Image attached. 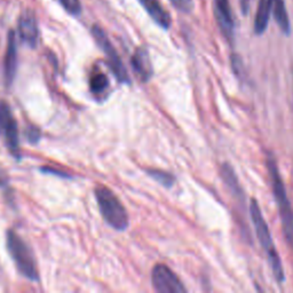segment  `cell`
Segmentation results:
<instances>
[{
	"instance_id": "obj_1",
	"label": "cell",
	"mask_w": 293,
	"mask_h": 293,
	"mask_svg": "<svg viewBox=\"0 0 293 293\" xmlns=\"http://www.w3.org/2000/svg\"><path fill=\"white\" fill-rule=\"evenodd\" d=\"M95 198L104 221L116 230H125L129 227V214L120 199L108 187L98 186L95 188Z\"/></svg>"
},
{
	"instance_id": "obj_2",
	"label": "cell",
	"mask_w": 293,
	"mask_h": 293,
	"mask_svg": "<svg viewBox=\"0 0 293 293\" xmlns=\"http://www.w3.org/2000/svg\"><path fill=\"white\" fill-rule=\"evenodd\" d=\"M250 214L257 233V237L266 251L267 256H268V260L270 262V266H272L274 276L279 283H282L284 281V272L281 258H279V255L276 248H275L268 225H267L265 218L261 213L259 204H258L256 199H252L250 203Z\"/></svg>"
},
{
	"instance_id": "obj_3",
	"label": "cell",
	"mask_w": 293,
	"mask_h": 293,
	"mask_svg": "<svg viewBox=\"0 0 293 293\" xmlns=\"http://www.w3.org/2000/svg\"><path fill=\"white\" fill-rule=\"evenodd\" d=\"M6 245L19 272L30 281H38L39 273L33 253L21 236L17 235L14 230H8L6 234Z\"/></svg>"
},
{
	"instance_id": "obj_4",
	"label": "cell",
	"mask_w": 293,
	"mask_h": 293,
	"mask_svg": "<svg viewBox=\"0 0 293 293\" xmlns=\"http://www.w3.org/2000/svg\"><path fill=\"white\" fill-rule=\"evenodd\" d=\"M267 164H268L270 179H272L274 196L277 202L279 216H281L283 233L285 235L287 242L293 244V208L290 199L287 197L285 186H284L281 176H279L276 161L273 158H269Z\"/></svg>"
},
{
	"instance_id": "obj_5",
	"label": "cell",
	"mask_w": 293,
	"mask_h": 293,
	"mask_svg": "<svg viewBox=\"0 0 293 293\" xmlns=\"http://www.w3.org/2000/svg\"><path fill=\"white\" fill-rule=\"evenodd\" d=\"M92 36L94 37L95 41L98 43L100 48H101L103 53L106 54L109 67L112 70L113 75L117 77V79L120 82L130 84L131 79L128 73V70L125 69L123 61H121L120 56L118 55L116 48L112 46L111 41L109 40L106 32H104L99 25H93V27H92Z\"/></svg>"
},
{
	"instance_id": "obj_6",
	"label": "cell",
	"mask_w": 293,
	"mask_h": 293,
	"mask_svg": "<svg viewBox=\"0 0 293 293\" xmlns=\"http://www.w3.org/2000/svg\"><path fill=\"white\" fill-rule=\"evenodd\" d=\"M151 281L157 292L183 293L187 291L177 275L163 264H158L154 267L151 273Z\"/></svg>"
},
{
	"instance_id": "obj_7",
	"label": "cell",
	"mask_w": 293,
	"mask_h": 293,
	"mask_svg": "<svg viewBox=\"0 0 293 293\" xmlns=\"http://www.w3.org/2000/svg\"><path fill=\"white\" fill-rule=\"evenodd\" d=\"M0 129L5 135L8 149L15 157L20 156L19 147V130L14 116L12 113L11 106L5 100L0 101Z\"/></svg>"
},
{
	"instance_id": "obj_8",
	"label": "cell",
	"mask_w": 293,
	"mask_h": 293,
	"mask_svg": "<svg viewBox=\"0 0 293 293\" xmlns=\"http://www.w3.org/2000/svg\"><path fill=\"white\" fill-rule=\"evenodd\" d=\"M19 33L25 45L34 48L39 40V29L34 13L30 10L21 14L19 21Z\"/></svg>"
},
{
	"instance_id": "obj_9",
	"label": "cell",
	"mask_w": 293,
	"mask_h": 293,
	"mask_svg": "<svg viewBox=\"0 0 293 293\" xmlns=\"http://www.w3.org/2000/svg\"><path fill=\"white\" fill-rule=\"evenodd\" d=\"M213 11L221 32L227 40L233 41L234 39V20L228 0H214Z\"/></svg>"
},
{
	"instance_id": "obj_10",
	"label": "cell",
	"mask_w": 293,
	"mask_h": 293,
	"mask_svg": "<svg viewBox=\"0 0 293 293\" xmlns=\"http://www.w3.org/2000/svg\"><path fill=\"white\" fill-rule=\"evenodd\" d=\"M17 69V47L15 32L10 30L7 36V47L5 53V60H4V71H5L6 84L10 86L14 80Z\"/></svg>"
},
{
	"instance_id": "obj_11",
	"label": "cell",
	"mask_w": 293,
	"mask_h": 293,
	"mask_svg": "<svg viewBox=\"0 0 293 293\" xmlns=\"http://www.w3.org/2000/svg\"><path fill=\"white\" fill-rule=\"evenodd\" d=\"M131 64L140 80L147 82L150 80L152 76V65L150 62L149 53L144 47H139L135 50L134 54L131 58Z\"/></svg>"
},
{
	"instance_id": "obj_12",
	"label": "cell",
	"mask_w": 293,
	"mask_h": 293,
	"mask_svg": "<svg viewBox=\"0 0 293 293\" xmlns=\"http://www.w3.org/2000/svg\"><path fill=\"white\" fill-rule=\"evenodd\" d=\"M141 6L144 8L149 16L156 24H158L160 28L169 29L172 23V19L168 11L161 6L159 0H139Z\"/></svg>"
},
{
	"instance_id": "obj_13",
	"label": "cell",
	"mask_w": 293,
	"mask_h": 293,
	"mask_svg": "<svg viewBox=\"0 0 293 293\" xmlns=\"http://www.w3.org/2000/svg\"><path fill=\"white\" fill-rule=\"evenodd\" d=\"M272 10L273 0H260L255 19V32L257 34H262L266 31Z\"/></svg>"
},
{
	"instance_id": "obj_14",
	"label": "cell",
	"mask_w": 293,
	"mask_h": 293,
	"mask_svg": "<svg viewBox=\"0 0 293 293\" xmlns=\"http://www.w3.org/2000/svg\"><path fill=\"white\" fill-rule=\"evenodd\" d=\"M273 13L275 20H276L278 27L281 28L282 31L285 33L290 32V21H288L284 0H273Z\"/></svg>"
},
{
	"instance_id": "obj_15",
	"label": "cell",
	"mask_w": 293,
	"mask_h": 293,
	"mask_svg": "<svg viewBox=\"0 0 293 293\" xmlns=\"http://www.w3.org/2000/svg\"><path fill=\"white\" fill-rule=\"evenodd\" d=\"M109 80L108 77L102 72H93V75L90 78V87L91 91L95 94L103 93L108 89Z\"/></svg>"
},
{
	"instance_id": "obj_16",
	"label": "cell",
	"mask_w": 293,
	"mask_h": 293,
	"mask_svg": "<svg viewBox=\"0 0 293 293\" xmlns=\"http://www.w3.org/2000/svg\"><path fill=\"white\" fill-rule=\"evenodd\" d=\"M149 176L151 178H154L157 182H159L160 185H163L165 187H172L174 183V177L172 174H170L168 172H164V171H159V170H149L148 171Z\"/></svg>"
},
{
	"instance_id": "obj_17",
	"label": "cell",
	"mask_w": 293,
	"mask_h": 293,
	"mask_svg": "<svg viewBox=\"0 0 293 293\" xmlns=\"http://www.w3.org/2000/svg\"><path fill=\"white\" fill-rule=\"evenodd\" d=\"M60 3L71 15H79L81 13L80 0H60Z\"/></svg>"
},
{
	"instance_id": "obj_18",
	"label": "cell",
	"mask_w": 293,
	"mask_h": 293,
	"mask_svg": "<svg viewBox=\"0 0 293 293\" xmlns=\"http://www.w3.org/2000/svg\"><path fill=\"white\" fill-rule=\"evenodd\" d=\"M170 2L178 11L183 13H190L192 8H194V2L192 0H170Z\"/></svg>"
},
{
	"instance_id": "obj_19",
	"label": "cell",
	"mask_w": 293,
	"mask_h": 293,
	"mask_svg": "<svg viewBox=\"0 0 293 293\" xmlns=\"http://www.w3.org/2000/svg\"><path fill=\"white\" fill-rule=\"evenodd\" d=\"M27 138L30 143H37L40 139V131L37 128H29L27 131Z\"/></svg>"
},
{
	"instance_id": "obj_20",
	"label": "cell",
	"mask_w": 293,
	"mask_h": 293,
	"mask_svg": "<svg viewBox=\"0 0 293 293\" xmlns=\"http://www.w3.org/2000/svg\"><path fill=\"white\" fill-rule=\"evenodd\" d=\"M43 172H47V173H55V176H59V177H64V178H70V176H68L67 173H63L61 172V171H55L53 169H47V168H44L41 169Z\"/></svg>"
},
{
	"instance_id": "obj_21",
	"label": "cell",
	"mask_w": 293,
	"mask_h": 293,
	"mask_svg": "<svg viewBox=\"0 0 293 293\" xmlns=\"http://www.w3.org/2000/svg\"><path fill=\"white\" fill-rule=\"evenodd\" d=\"M240 2V7H242V11L244 14H246L248 12V6H250V0H239Z\"/></svg>"
}]
</instances>
